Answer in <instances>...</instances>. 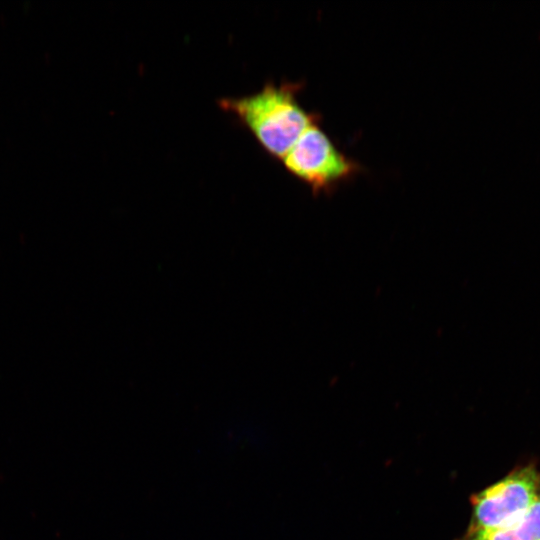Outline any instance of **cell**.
I'll return each mask as SVG.
<instances>
[{"mask_svg": "<svg viewBox=\"0 0 540 540\" xmlns=\"http://www.w3.org/2000/svg\"><path fill=\"white\" fill-rule=\"evenodd\" d=\"M457 540H540V495L527 514L515 523L498 529L467 528Z\"/></svg>", "mask_w": 540, "mask_h": 540, "instance_id": "277c9868", "label": "cell"}, {"mask_svg": "<svg viewBox=\"0 0 540 540\" xmlns=\"http://www.w3.org/2000/svg\"><path fill=\"white\" fill-rule=\"evenodd\" d=\"M539 495L540 470L534 464L519 466L472 495V517L468 528L509 526L527 514Z\"/></svg>", "mask_w": 540, "mask_h": 540, "instance_id": "3957f363", "label": "cell"}, {"mask_svg": "<svg viewBox=\"0 0 540 540\" xmlns=\"http://www.w3.org/2000/svg\"><path fill=\"white\" fill-rule=\"evenodd\" d=\"M301 88L300 83L269 82L254 94L223 98L218 104L233 114L271 157L281 161L307 127L319 119L299 103Z\"/></svg>", "mask_w": 540, "mask_h": 540, "instance_id": "6da1fadb", "label": "cell"}, {"mask_svg": "<svg viewBox=\"0 0 540 540\" xmlns=\"http://www.w3.org/2000/svg\"><path fill=\"white\" fill-rule=\"evenodd\" d=\"M310 124L281 160L286 170L314 194L328 193L360 172L318 124Z\"/></svg>", "mask_w": 540, "mask_h": 540, "instance_id": "7a4b0ae2", "label": "cell"}]
</instances>
